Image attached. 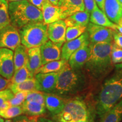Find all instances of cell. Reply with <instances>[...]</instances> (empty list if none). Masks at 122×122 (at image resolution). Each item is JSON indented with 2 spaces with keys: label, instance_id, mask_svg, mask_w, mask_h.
<instances>
[{
  "label": "cell",
  "instance_id": "cell-34",
  "mask_svg": "<svg viewBox=\"0 0 122 122\" xmlns=\"http://www.w3.org/2000/svg\"><path fill=\"white\" fill-rule=\"evenodd\" d=\"M14 94L9 88L0 91V109L3 105L13 98Z\"/></svg>",
  "mask_w": 122,
  "mask_h": 122
},
{
  "label": "cell",
  "instance_id": "cell-38",
  "mask_svg": "<svg viewBox=\"0 0 122 122\" xmlns=\"http://www.w3.org/2000/svg\"><path fill=\"white\" fill-rule=\"evenodd\" d=\"M113 39L114 40V44L117 45L118 47L122 49V34L117 31L114 30L113 35Z\"/></svg>",
  "mask_w": 122,
  "mask_h": 122
},
{
  "label": "cell",
  "instance_id": "cell-7",
  "mask_svg": "<svg viewBox=\"0 0 122 122\" xmlns=\"http://www.w3.org/2000/svg\"><path fill=\"white\" fill-rule=\"evenodd\" d=\"M20 44V36L18 28L10 24L0 30V48L14 51Z\"/></svg>",
  "mask_w": 122,
  "mask_h": 122
},
{
  "label": "cell",
  "instance_id": "cell-10",
  "mask_svg": "<svg viewBox=\"0 0 122 122\" xmlns=\"http://www.w3.org/2000/svg\"><path fill=\"white\" fill-rule=\"evenodd\" d=\"M89 44L90 41L87 32L84 33L75 39L69 41H66L61 48V59L68 62L70 57L75 51L84 45Z\"/></svg>",
  "mask_w": 122,
  "mask_h": 122
},
{
  "label": "cell",
  "instance_id": "cell-1",
  "mask_svg": "<svg viewBox=\"0 0 122 122\" xmlns=\"http://www.w3.org/2000/svg\"><path fill=\"white\" fill-rule=\"evenodd\" d=\"M122 100V65L103 84L97 100V111L101 118Z\"/></svg>",
  "mask_w": 122,
  "mask_h": 122
},
{
  "label": "cell",
  "instance_id": "cell-22",
  "mask_svg": "<svg viewBox=\"0 0 122 122\" xmlns=\"http://www.w3.org/2000/svg\"><path fill=\"white\" fill-rule=\"evenodd\" d=\"M14 94L16 93L19 92H29L39 91L37 82L34 77L27 79L22 83L18 84H10L9 87Z\"/></svg>",
  "mask_w": 122,
  "mask_h": 122
},
{
  "label": "cell",
  "instance_id": "cell-24",
  "mask_svg": "<svg viewBox=\"0 0 122 122\" xmlns=\"http://www.w3.org/2000/svg\"><path fill=\"white\" fill-rule=\"evenodd\" d=\"M122 119V100L106 112L100 122H120Z\"/></svg>",
  "mask_w": 122,
  "mask_h": 122
},
{
  "label": "cell",
  "instance_id": "cell-8",
  "mask_svg": "<svg viewBox=\"0 0 122 122\" xmlns=\"http://www.w3.org/2000/svg\"><path fill=\"white\" fill-rule=\"evenodd\" d=\"M90 43L107 42H111L113 40L114 30L89 23L86 27Z\"/></svg>",
  "mask_w": 122,
  "mask_h": 122
},
{
  "label": "cell",
  "instance_id": "cell-16",
  "mask_svg": "<svg viewBox=\"0 0 122 122\" xmlns=\"http://www.w3.org/2000/svg\"><path fill=\"white\" fill-rule=\"evenodd\" d=\"M58 6L62 10L63 19L76 12L85 11L83 0H59Z\"/></svg>",
  "mask_w": 122,
  "mask_h": 122
},
{
  "label": "cell",
  "instance_id": "cell-5",
  "mask_svg": "<svg viewBox=\"0 0 122 122\" xmlns=\"http://www.w3.org/2000/svg\"><path fill=\"white\" fill-rule=\"evenodd\" d=\"M19 31L21 44L27 49L40 47L49 40L48 24L44 22L27 24Z\"/></svg>",
  "mask_w": 122,
  "mask_h": 122
},
{
  "label": "cell",
  "instance_id": "cell-20",
  "mask_svg": "<svg viewBox=\"0 0 122 122\" xmlns=\"http://www.w3.org/2000/svg\"><path fill=\"white\" fill-rule=\"evenodd\" d=\"M42 12L44 22L46 24L63 19L61 9L58 6L53 5L51 3L47 5L42 10Z\"/></svg>",
  "mask_w": 122,
  "mask_h": 122
},
{
  "label": "cell",
  "instance_id": "cell-21",
  "mask_svg": "<svg viewBox=\"0 0 122 122\" xmlns=\"http://www.w3.org/2000/svg\"><path fill=\"white\" fill-rule=\"evenodd\" d=\"M90 20L92 23L115 30L116 24L112 23L104 12L97 7L91 13Z\"/></svg>",
  "mask_w": 122,
  "mask_h": 122
},
{
  "label": "cell",
  "instance_id": "cell-50",
  "mask_svg": "<svg viewBox=\"0 0 122 122\" xmlns=\"http://www.w3.org/2000/svg\"><path fill=\"white\" fill-rule=\"evenodd\" d=\"M122 122V120H121V122Z\"/></svg>",
  "mask_w": 122,
  "mask_h": 122
},
{
  "label": "cell",
  "instance_id": "cell-13",
  "mask_svg": "<svg viewBox=\"0 0 122 122\" xmlns=\"http://www.w3.org/2000/svg\"><path fill=\"white\" fill-rule=\"evenodd\" d=\"M58 72L38 73L35 76L39 90L44 93H53L57 84Z\"/></svg>",
  "mask_w": 122,
  "mask_h": 122
},
{
  "label": "cell",
  "instance_id": "cell-49",
  "mask_svg": "<svg viewBox=\"0 0 122 122\" xmlns=\"http://www.w3.org/2000/svg\"><path fill=\"white\" fill-rule=\"evenodd\" d=\"M119 1H120V2H121V3H122V0H119Z\"/></svg>",
  "mask_w": 122,
  "mask_h": 122
},
{
  "label": "cell",
  "instance_id": "cell-11",
  "mask_svg": "<svg viewBox=\"0 0 122 122\" xmlns=\"http://www.w3.org/2000/svg\"><path fill=\"white\" fill-rule=\"evenodd\" d=\"M66 24L63 19L48 24L49 39L55 44L62 46L66 42Z\"/></svg>",
  "mask_w": 122,
  "mask_h": 122
},
{
  "label": "cell",
  "instance_id": "cell-17",
  "mask_svg": "<svg viewBox=\"0 0 122 122\" xmlns=\"http://www.w3.org/2000/svg\"><path fill=\"white\" fill-rule=\"evenodd\" d=\"M104 13L111 22L118 24L122 18V4L119 0H105Z\"/></svg>",
  "mask_w": 122,
  "mask_h": 122
},
{
  "label": "cell",
  "instance_id": "cell-41",
  "mask_svg": "<svg viewBox=\"0 0 122 122\" xmlns=\"http://www.w3.org/2000/svg\"><path fill=\"white\" fill-rule=\"evenodd\" d=\"M37 122H56L53 121L52 120L49 119L44 118V117H40V118H38Z\"/></svg>",
  "mask_w": 122,
  "mask_h": 122
},
{
  "label": "cell",
  "instance_id": "cell-14",
  "mask_svg": "<svg viewBox=\"0 0 122 122\" xmlns=\"http://www.w3.org/2000/svg\"><path fill=\"white\" fill-rule=\"evenodd\" d=\"M91 54V45H85L71 55L68 59V65L74 70H79L84 66Z\"/></svg>",
  "mask_w": 122,
  "mask_h": 122
},
{
  "label": "cell",
  "instance_id": "cell-2",
  "mask_svg": "<svg viewBox=\"0 0 122 122\" xmlns=\"http://www.w3.org/2000/svg\"><path fill=\"white\" fill-rule=\"evenodd\" d=\"M91 54L85 64L86 69L96 78H100L112 68L111 53L112 42L90 43Z\"/></svg>",
  "mask_w": 122,
  "mask_h": 122
},
{
  "label": "cell",
  "instance_id": "cell-45",
  "mask_svg": "<svg viewBox=\"0 0 122 122\" xmlns=\"http://www.w3.org/2000/svg\"><path fill=\"white\" fill-rule=\"evenodd\" d=\"M118 24L119 25H120V26H122V18L120 20V21L118 22Z\"/></svg>",
  "mask_w": 122,
  "mask_h": 122
},
{
  "label": "cell",
  "instance_id": "cell-28",
  "mask_svg": "<svg viewBox=\"0 0 122 122\" xmlns=\"http://www.w3.org/2000/svg\"><path fill=\"white\" fill-rule=\"evenodd\" d=\"M11 24L9 13V3L6 0H0V30Z\"/></svg>",
  "mask_w": 122,
  "mask_h": 122
},
{
  "label": "cell",
  "instance_id": "cell-48",
  "mask_svg": "<svg viewBox=\"0 0 122 122\" xmlns=\"http://www.w3.org/2000/svg\"><path fill=\"white\" fill-rule=\"evenodd\" d=\"M4 122H13V120L11 119H6L5 120Z\"/></svg>",
  "mask_w": 122,
  "mask_h": 122
},
{
  "label": "cell",
  "instance_id": "cell-23",
  "mask_svg": "<svg viewBox=\"0 0 122 122\" xmlns=\"http://www.w3.org/2000/svg\"><path fill=\"white\" fill-rule=\"evenodd\" d=\"M14 51V68L15 71H16L27 63L28 49L21 44Z\"/></svg>",
  "mask_w": 122,
  "mask_h": 122
},
{
  "label": "cell",
  "instance_id": "cell-26",
  "mask_svg": "<svg viewBox=\"0 0 122 122\" xmlns=\"http://www.w3.org/2000/svg\"><path fill=\"white\" fill-rule=\"evenodd\" d=\"M67 62L63 59L51 61L45 65H42L40 68L38 73H51L58 72L63 68Z\"/></svg>",
  "mask_w": 122,
  "mask_h": 122
},
{
  "label": "cell",
  "instance_id": "cell-44",
  "mask_svg": "<svg viewBox=\"0 0 122 122\" xmlns=\"http://www.w3.org/2000/svg\"><path fill=\"white\" fill-rule=\"evenodd\" d=\"M93 122V120L92 118H89L87 120H83V121H79V122Z\"/></svg>",
  "mask_w": 122,
  "mask_h": 122
},
{
  "label": "cell",
  "instance_id": "cell-6",
  "mask_svg": "<svg viewBox=\"0 0 122 122\" xmlns=\"http://www.w3.org/2000/svg\"><path fill=\"white\" fill-rule=\"evenodd\" d=\"M56 118L59 122H76L91 118L85 103L78 98L66 102L63 110L56 115Z\"/></svg>",
  "mask_w": 122,
  "mask_h": 122
},
{
  "label": "cell",
  "instance_id": "cell-30",
  "mask_svg": "<svg viewBox=\"0 0 122 122\" xmlns=\"http://www.w3.org/2000/svg\"><path fill=\"white\" fill-rule=\"evenodd\" d=\"M86 27L84 26L67 27L66 32V41H69L79 37L85 32Z\"/></svg>",
  "mask_w": 122,
  "mask_h": 122
},
{
  "label": "cell",
  "instance_id": "cell-27",
  "mask_svg": "<svg viewBox=\"0 0 122 122\" xmlns=\"http://www.w3.org/2000/svg\"><path fill=\"white\" fill-rule=\"evenodd\" d=\"M35 76L30 72L27 67V63L20 68L17 71H15L12 78L10 79V84H18L22 83L27 79L34 77Z\"/></svg>",
  "mask_w": 122,
  "mask_h": 122
},
{
  "label": "cell",
  "instance_id": "cell-42",
  "mask_svg": "<svg viewBox=\"0 0 122 122\" xmlns=\"http://www.w3.org/2000/svg\"><path fill=\"white\" fill-rule=\"evenodd\" d=\"M117 30V31H118V30L119 32L122 33V26H120V25H117V24H116L115 30Z\"/></svg>",
  "mask_w": 122,
  "mask_h": 122
},
{
  "label": "cell",
  "instance_id": "cell-46",
  "mask_svg": "<svg viewBox=\"0 0 122 122\" xmlns=\"http://www.w3.org/2000/svg\"><path fill=\"white\" fill-rule=\"evenodd\" d=\"M6 1H9V2H15V1H22V0H6Z\"/></svg>",
  "mask_w": 122,
  "mask_h": 122
},
{
  "label": "cell",
  "instance_id": "cell-47",
  "mask_svg": "<svg viewBox=\"0 0 122 122\" xmlns=\"http://www.w3.org/2000/svg\"><path fill=\"white\" fill-rule=\"evenodd\" d=\"M4 118H3L2 117H1V116H0V122H5V120L4 119Z\"/></svg>",
  "mask_w": 122,
  "mask_h": 122
},
{
  "label": "cell",
  "instance_id": "cell-36",
  "mask_svg": "<svg viewBox=\"0 0 122 122\" xmlns=\"http://www.w3.org/2000/svg\"><path fill=\"white\" fill-rule=\"evenodd\" d=\"M85 6V10L91 14L94 9L98 7L95 0H83Z\"/></svg>",
  "mask_w": 122,
  "mask_h": 122
},
{
  "label": "cell",
  "instance_id": "cell-33",
  "mask_svg": "<svg viewBox=\"0 0 122 122\" xmlns=\"http://www.w3.org/2000/svg\"><path fill=\"white\" fill-rule=\"evenodd\" d=\"M27 92H19L14 94V96L13 98H11L9 102L10 106H20L22 105L26 98L27 94Z\"/></svg>",
  "mask_w": 122,
  "mask_h": 122
},
{
  "label": "cell",
  "instance_id": "cell-40",
  "mask_svg": "<svg viewBox=\"0 0 122 122\" xmlns=\"http://www.w3.org/2000/svg\"><path fill=\"white\" fill-rule=\"evenodd\" d=\"M95 1L99 8L104 12V4L105 0H95Z\"/></svg>",
  "mask_w": 122,
  "mask_h": 122
},
{
  "label": "cell",
  "instance_id": "cell-37",
  "mask_svg": "<svg viewBox=\"0 0 122 122\" xmlns=\"http://www.w3.org/2000/svg\"><path fill=\"white\" fill-rule=\"evenodd\" d=\"M28 1L41 11L47 5L50 3L49 0H28Z\"/></svg>",
  "mask_w": 122,
  "mask_h": 122
},
{
  "label": "cell",
  "instance_id": "cell-3",
  "mask_svg": "<svg viewBox=\"0 0 122 122\" xmlns=\"http://www.w3.org/2000/svg\"><path fill=\"white\" fill-rule=\"evenodd\" d=\"M9 13L11 24L18 29L28 24L44 22L41 10L28 0L9 2Z\"/></svg>",
  "mask_w": 122,
  "mask_h": 122
},
{
  "label": "cell",
  "instance_id": "cell-4",
  "mask_svg": "<svg viewBox=\"0 0 122 122\" xmlns=\"http://www.w3.org/2000/svg\"><path fill=\"white\" fill-rule=\"evenodd\" d=\"M85 84V77L79 70H74L67 63L58 72L57 84L54 93L65 96L81 89Z\"/></svg>",
  "mask_w": 122,
  "mask_h": 122
},
{
  "label": "cell",
  "instance_id": "cell-32",
  "mask_svg": "<svg viewBox=\"0 0 122 122\" xmlns=\"http://www.w3.org/2000/svg\"><path fill=\"white\" fill-rule=\"evenodd\" d=\"M111 58L112 64L122 63V49L118 47L115 44H112Z\"/></svg>",
  "mask_w": 122,
  "mask_h": 122
},
{
  "label": "cell",
  "instance_id": "cell-18",
  "mask_svg": "<svg viewBox=\"0 0 122 122\" xmlns=\"http://www.w3.org/2000/svg\"><path fill=\"white\" fill-rule=\"evenodd\" d=\"M27 67L33 76L37 74L42 66L41 56L40 47L28 49Z\"/></svg>",
  "mask_w": 122,
  "mask_h": 122
},
{
  "label": "cell",
  "instance_id": "cell-15",
  "mask_svg": "<svg viewBox=\"0 0 122 122\" xmlns=\"http://www.w3.org/2000/svg\"><path fill=\"white\" fill-rule=\"evenodd\" d=\"M46 109L53 115H57L63 110L66 102L60 96L53 93H44Z\"/></svg>",
  "mask_w": 122,
  "mask_h": 122
},
{
  "label": "cell",
  "instance_id": "cell-25",
  "mask_svg": "<svg viewBox=\"0 0 122 122\" xmlns=\"http://www.w3.org/2000/svg\"><path fill=\"white\" fill-rule=\"evenodd\" d=\"M24 114L30 117H39L46 112V107L38 103L25 101L22 104Z\"/></svg>",
  "mask_w": 122,
  "mask_h": 122
},
{
  "label": "cell",
  "instance_id": "cell-35",
  "mask_svg": "<svg viewBox=\"0 0 122 122\" xmlns=\"http://www.w3.org/2000/svg\"><path fill=\"white\" fill-rule=\"evenodd\" d=\"M38 117H30L27 115H21L13 119V122H37Z\"/></svg>",
  "mask_w": 122,
  "mask_h": 122
},
{
  "label": "cell",
  "instance_id": "cell-31",
  "mask_svg": "<svg viewBox=\"0 0 122 122\" xmlns=\"http://www.w3.org/2000/svg\"><path fill=\"white\" fill-rule=\"evenodd\" d=\"M25 101L45 106L44 92L40 91L29 92Z\"/></svg>",
  "mask_w": 122,
  "mask_h": 122
},
{
  "label": "cell",
  "instance_id": "cell-12",
  "mask_svg": "<svg viewBox=\"0 0 122 122\" xmlns=\"http://www.w3.org/2000/svg\"><path fill=\"white\" fill-rule=\"evenodd\" d=\"M62 46L48 40L40 47L42 65L51 61L61 59V48Z\"/></svg>",
  "mask_w": 122,
  "mask_h": 122
},
{
  "label": "cell",
  "instance_id": "cell-29",
  "mask_svg": "<svg viewBox=\"0 0 122 122\" xmlns=\"http://www.w3.org/2000/svg\"><path fill=\"white\" fill-rule=\"evenodd\" d=\"M24 114L22 105L10 106L5 109L0 110V116L6 119H11Z\"/></svg>",
  "mask_w": 122,
  "mask_h": 122
},
{
  "label": "cell",
  "instance_id": "cell-19",
  "mask_svg": "<svg viewBox=\"0 0 122 122\" xmlns=\"http://www.w3.org/2000/svg\"><path fill=\"white\" fill-rule=\"evenodd\" d=\"M90 20V13L85 10L73 14L65 19L67 27H87Z\"/></svg>",
  "mask_w": 122,
  "mask_h": 122
},
{
  "label": "cell",
  "instance_id": "cell-43",
  "mask_svg": "<svg viewBox=\"0 0 122 122\" xmlns=\"http://www.w3.org/2000/svg\"><path fill=\"white\" fill-rule=\"evenodd\" d=\"M59 0H49V1L51 3V4L55 6H58Z\"/></svg>",
  "mask_w": 122,
  "mask_h": 122
},
{
  "label": "cell",
  "instance_id": "cell-39",
  "mask_svg": "<svg viewBox=\"0 0 122 122\" xmlns=\"http://www.w3.org/2000/svg\"><path fill=\"white\" fill-rule=\"evenodd\" d=\"M10 84V80L6 79L0 75V91L6 89Z\"/></svg>",
  "mask_w": 122,
  "mask_h": 122
},
{
  "label": "cell",
  "instance_id": "cell-9",
  "mask_svg": "<svg viewBox=\"0 0 122 122\" xmlns=\"http://www.w3.org/2000/svg\"><path fill=\"white\" fill-rule=\"evenodd\" d=\"M14 72L13 50L0 48V75L10 80Z\"/></svg>",
  "mask_w": 122,
  "mask_h": 122
}]
</instances>
